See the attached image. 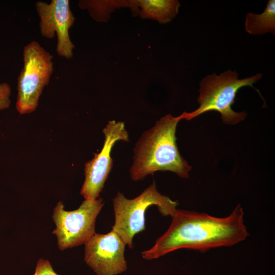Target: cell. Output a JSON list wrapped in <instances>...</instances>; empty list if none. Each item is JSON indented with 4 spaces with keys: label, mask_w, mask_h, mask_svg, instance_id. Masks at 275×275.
<instances>
[{
    "label": "cell",
    "mask_w": 275,
    "mask_h": 275,
    "mask_svg": "<svg viewBox=\"0 0 275 275\" xmlns=\"http://www.w3.org/2000/svg\"><path fill=\"white\" fill-rule=\"evenodd\" d=\"M182 115L161 117L143 133L133 150L131 178L143 180L156 171H171L183 178L188 177L191 167L180 155L176 144V131Z\"/></svg>",
    "instance_id": "obj_2"
},
{
    "label": "cell",
    "mask_w": 275,
    "mask_h": 275,
    "mask_svg": "<svg viewBox=\"0 0 275 275\" xmlns=\"http://www.w3.org/2000/svg\"><path fill=\"white\" fill-rule=\"evenodd\" d=\"M104 141L101 151L85 165V179L80 194L85 200L98 198L113 167L112 148L118 141H129V135L122 121H108L103 129Z\"/></svg>",
    "instance_id": "obj_7"
},
{
    "label": "cell",
    "mask_w": 275,
    "mask_h": 275,
    "mask_svg": "<svg viewBox=\"0 0 275 275\" xmlns=\"http://www.w3.org/2000/svg\"><path fill=\"white\" fill-rule=\"evenodd\" d=\"M137 2L142 8L141 14L162 23L171 21L177 14L180 6L178 1L174 0H144Z\"/></svg>",
    "instance_id": "obj_11"
},
{
    "label": "cell",
    "mask_w": 275,
    "mask_h": 275,
    "mask_svg": "<svg viewBox=\"0 0 275 275\" xmlns=\"http://www.w3.org/2000/svg\"><path fill=\"white\" fill-rule=\"evenodd\" d=\"M243 217L239 204L225 217L177 209L168 229L153 246L142 253V257L149 260L181 249L205 253L212 248L232 246L249 235Z\"/></svg>",
    "instance_id": "obj_1"
},
{
    "label": "cell",
    "mask_w": 275,
    "mask_h": 275,
    "mask_svg": "<svg viewBox=\"0 0 275 275\" xmlns=\"http://www.w3.org/2000/svg\"><path fill=\"white\" fill-rule=\"evenodd\" d=\"M125 242L113 230L95 233L85 243L84 260L97 275H117L125 271Z\"/></svg>",
    "instance_id": "obj_8"
},
{
    "label": "cell",
    "mask_w": 275,
    "mask_h": 275,
    "mask_svg": "<svg viewBox=\"0 0 275 275\" xmlns=\"http://www.w3.org/2000/svg\"><path fill=\"white\" fill-rule=\"evenodd\" d=\"M247 33L262 35L268 33L275 34V1L269 0L264 11L261 14L249 13L245 22Z\"/></svg>",
    "instance_id": "obj_10"
},
{
    "label": "cell",
    "mask_w": 275,
    "mask_h": 275,
    "mask_svg": "<svg viewBox=\"0 0 275 275\" xmlns=\"http://www.w3.org/2000/svg\"><path fill=\"white\" fill-rule=\"evenodd\" d=\"M33 275H58L53 269L50 262L46 259H39L36 264Z\"/></svg>",
    "instance_id": "obj_13"
},
{
    "label": "cell",
    "mask_w": 275,
    "mask_h": 275,
    "mask_svg": "<svg viewBox=\"0 0 275 275\" xmlns=\"http://www.w3.org/2000/svg\"><path fill=\"white\" fill-rule=\"evenodd\" d=\"M40 18L39 24L41 35L47 39L57 37L56 52L58 56L70 59L74 45L70 40L69 29L75 18L70 10L68 0H52L48 4L38 1L35 4Z\"/></svg>",
    "instance_id": "obj_9"
},
{
    "label": "cell",
    "mask_w": 275,
    "mask_h": 275,
    "mask_svg": "<svg viewBox=\"0 0 275 275\" xmlns=\"http://www.w3.org/2000/svg\"><path fill=\"white\" fill-rule=\"evenodd\" d=\"M262 77L258 73L250 77L239 79L236 71L228 70L219 75L213 73L207 75L200 82L198 102L199 107L190 113H183V119L190 120L202 114L215 111L221 115L223 122L234 125L243 121L246 116L244 112H236L232 105L238 90L245 86L254 88L253 85Z\"/></svg>",
    "instance_id": "obj_3"
},
{
    "label": "cell",
    "mask_w": 275,
    "mask_h": 275,
    "mask_svg": "<svg viewBox=\"0 0 275 275\" xmlns=\"http://www.w3.org/2000/svg\"><path fill=\"white\" fill-rule=\"evenodd\" d=\"M23 66L17 79L16 108L20 114L37 108L44 88L53 71V56L40 44L32 41L23 49Z\"/></svg>",
    "instance_id": "obj_5"
},
{
    "label": "cell",
    "mask_w": 275,
    "mask_h": 275,
    "mask_svg": "<svg viewBox=\"0 0 275 275\" xmlns=\"http://www.w3.org/2000/svg\"><path fill=\"white\" fill-rule=\"evenodd\" d=\"M104 203L101 198L85 200L75 210L66 211L59 202L53 209L52 219L59 249H65L85 244L95 233V222Z\"/></svg>",
    "instance_id": "obj_6"
},
{
    "label": "cell",
    "mask_w": 275,
    "mask_h": 275,
    "mask_svg": "<svg viewBox=\"0 0 275 275\" xmlns=\"http://www.w3.org/2000/svg\"><path fill=\"white\" fill-rule=\"evenodd\" d=\"M11 89L7 82L0 84V110L8 108L11 104Z\"/></svg>",
    "instance_id": "obj_12"
},
{
    "label": "cell",
    "mask_w": 275,
    "mask_h": 275,
    "mask_svg": "<svg viewBox=\"0 0 275 275\" xmlns=\"http://www.w3.org/2000/svg\"><path fill=\"white\" fill-rule=\"evenodd\" d=\"M113 202L115 221L112 230L130 249L134 235L145 229V213L149 207L155 205L162 215L172 217L178 204L161 195L154 181L134 199H128L118 192Z\"/></svg>",
    "instance_id": "obj_4"
}]
</instances>
